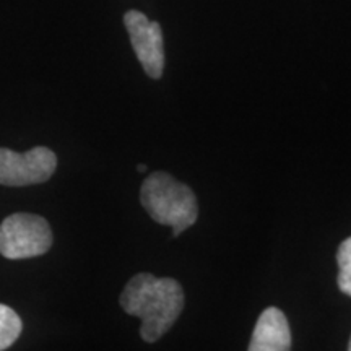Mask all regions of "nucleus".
Returning a JSON list of instances; mask_svg holds the SVG:
<instances>
[{
	"label": "nucleus",
	"mask_w": 351,
	"mask_h": 351,
	"mask_svg": "<svg viewBox=\"0 0 351 351\" xmlns=\"http://www.w3.org/2000/svg\"><path fill=\"white\" fill-rule=\"evenodd\" d=\"M23 330L20 315L5 304H0V351L10 348Z\"/></svg>",
	"instance_id": "0eeeda50"
},
{
	"label": "nucleus",
	"mask_w": 351,
	"mask_h": 351,
	"mask_svg": "<svg viewBox=\"0 0 351 351\" xmlns=\"http://www.w3.org/2000/svg\"><path fill=\"white\" fill-rule=\"evenodd\" d=\"M337 262H339V288L346 296H351V238L345 239L340 244L337 252Z\"/></svg>",
	"instance_id": "6e6552de"
},
{
	"label": "nucleus",
	"mask_w": 351,
	"mask_h": 351,
	"mask_svg": "<svg viewBox=\"0 0 351 351\" xmlns=\"http://www.w3.org/2000/svg\"><path fill=\"white\" fill-rule=\"evenodd\" d=\"M137 169L140 171V173H145V171H147V166H145V165H138Z\"/></svg>",
	"instance_id": "1a4fd4ad"
},
{
	"label": "nucleus",
	"mask_w": 351,
	"mask_h": 351,
	"mask_svg": "<svg viewBox=\"0 0 351 351\" xmlns=\"http://www.w3.org/2000/svg\"><path fill=\"white\" fill-rule=\"evenodd\" d=\"M52 245V231L46 218L33 213H13L0 223V254L5 258L38 257Z\"/></svg>",
	"instance_id": "7ed1b4c3"
},
{
	"label": "nucleus",
	"mask_w": 351,
	"mask_h": 351,
	"mask_svg": "<svg viewBox=\"0 0 351 351\" xmlns=\"http://www.w3.org/2000/svg\"><path fill=\"white\" fill-rule=\"evenodd\" d=\"M140 202L160 225L173 228V236L191 228L199 217V205L192 189L163 171L152 173L140 191Z\"/></svg>",
	"instance_id": "f03ea898"
},
{
	"label": "nucleus",
	"mask_w": 351,
	"mask_h": 351,
	"mask_svg": "<svg viewBox=\"0 0 351 351\" xmlns=\"http://www.w3.org/2000/svg\"><path fill=\"white\" fill-rule=\"evenodd\" d=\"M124 25L147 75L155 80L163 77L165 49L160 23L148 20L142 12L129 10L124 15Z\"/></svg>",
	"instance_id": "39448f33"
},
{
	"label": "nucleus",
	"mask_w": 351,
	"mask_h": 351,
	"mask_svg": "<svg viewBox=\"0 0 351 351\" xmlns=\"http://www.w3.org/2000/svg\"><path fill=\"white\" fill-rule=\"evenodd\" d=\"M348 350L351 351V339H350V343H348Z\"/></svg>",
	"instance_id": "9d476101"
},
{
	"label": "nucleus",
	"mask_w": 351,
	"mask_h": 351,
	"mask_svg": "<svg viewBox=\"0 0 351 351\" xmlns=\"http://www.w3.org/2000/svg\"><path fill=\"white\" fill-rule=\"evenodd\" d=\"M57 168L56 153L46 147H36L26 153L0 148V186L25 187L43 184Z\"/></svg>",
	"instance_id": "20e7f679"
},
{
	"label": "nucleus",
	"mask_w": 351,
	"mask_h": 351,
	"mask_svg": "<svg viewBox=\"0 0 351 351\" xmlns=\"http://www.w3.org/2000/svg\"><path fill=\"white\" fill-rule=\"evenodd\" d=\"M119 302L127 314L142 319V339L147 343H155L181 315L184 289L173 278L137 274L122 289Z\"/></svg>",
	"instance_id": "f257e3e1"
},
{
	"label": "nucleus",
	"mask_w": 351,
	"mask_h": 351,
	"mask_svg": "<svg viewBox=\"0 0 351 351\" xmlns=\"http://www.w3.org/2000/svg\"><path fill=\"white\" fill-rule=\"evenodd\" d=\"M291 348V332L287 315L278 307H267L258 315L251 339V351H287Z\"/></svg>",
	"instance_id": "423d86ee"
}]
</instances>
